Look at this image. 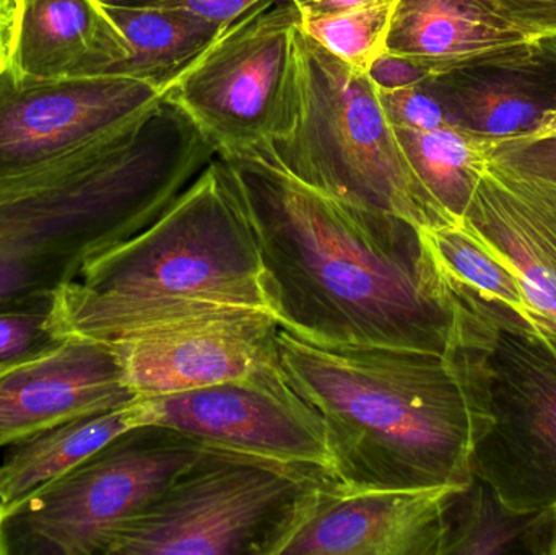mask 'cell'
<instances>
[{
    "instance_id": "17",
    "label": "cell",
    "mask_w": 556,
    "mask_h": 555,
    "mask_svg": "<svg viewBox=\"0 0 556 555\" xmlns=\"http://www.w3.org/2000/svg\"><path fill=\"white\" fill-rule=\"evenodd\" d=\"M129 42L101 0H22L9 72L18 78L113 74Z\"/></svg>"
},
{
    "instance_id": "10",
    "label": "cell",
    "mask_w": 556,
    "mask_h": 555,
    "mask_svg": "<svg viewBox=\"0 0 556 555\" xmlns=\"http://www.w3.org/2000/svg\"><path fill=\"white\" fill-rule=\"evenodd\" d=\"M165 94L126 75L18 78L0 74V192L25 188L100 152Z\"/></svg>"
},
{
    "instance_id": "21",
    "label": "cell",
    "mask_w": 556,
    "mask_h": 555,
    "mask_svg": "<svg viewBox=\"0 0 556 555\" xmlns=\"http://www.w3.org/2000/svg\"><path fill=\"white\" fill-rule=\"evenodd\" d=\"M556 555V510L518 514L472 475L454 489L444 510L441 555Z\"/></svg>"
},
{
    "instance_id": "31",
    "label": "cell",
    "mask_w": 556,
    "mask_h": 555,
    "mask_svg": "<svg viewBox=\"0 0 556 555\" xmlns=\"http://www.w3.org/2000/svg\"><path fill=\"white\" fill-rule=\"evenodd\" d=\"M22 0H0V74L9 71L18 41Z\"/></svg>"
},
{
    "instance_id": "9",
    "label": "cell",
    "mask_w": 556,
    "mask_h": 555,
    "mask_svg": "<svg viewBox=\"0 0 556 555\" xmlns=\"http://www.w3.org/2000/svg\"><path fill=\"white\" fill-rule=\"evenodd\" d=\"M303 22L291 0H263L231 23L168 88L218 156L283 136L298 111L294 36Z\"/></svg>"
},
{
    "instance_id": "6",
    "label": "cell",
    "mask_w": 556,
    "mask_h": 555,
    "mask_svg": "<svg viewBox=\"0 0 556 555\" xmlns=\"http://www.w3.org/2000/svg\"><path fill=\"white\" fill-rule=\"evenodd\" d=\"M293 126L257 152L298 181L420 228L447 227L412 168L378 88L298 28Z\"/></svg>"
},
{
    "instance_id": "2",
    "label": "cell",
    "mask_w": 556,
    "mask_h": 555,
    "mask_svg": "<svg viewBox=\"0 0 556 555\" xmlns=\"http://www.w3.org/2000/svg\"><path fill=\"white\" fill-rule=\"evenodd\" d=\"M278 352L323 420L337 484L397 491L472 479L479 417L446 352L323 344L281 326Z\"/></svg>"
},
{
    "instance_id": "22",
    "label": "cell",
    "mask_w": 556,
    "mask_h": 555,
    "mask_svg": "<svg viewBox=\"0 0 556 555\" xmlns=\"http://www.w3.org/2000/svg\"><path fill=\"white\" fill-rule=\"evenodd\" d=\"M394 130L447 227L459 225L492 156L493 140L454 124L430 130Z\"/></svg>"
},
{
    "instance_id": "11",
    "label": "cell",
    "mask_w": 556,
    "mask_h": 555,
    "mask_svg": "<svg viewBox=\"0 0 556 555\" xmlns=\"http://www.w3.org/2000/svg\"><path fill=\"white\" fill-rule=\"evenodd\" d=\"M142 400L147 424L169 427L212 449L330 476L332 455L323 420L291 387L281 362L253 377Z\"/></svg>"
},
{
    "instance_id": "30",
    "label": "cell",
    "mask_w": 556,
    "mask_h": 555,
    "mask_svg": "<svg viewBox=\"0 0 556 555\" xmlns=\"http://www.w3.org/2000/svg\"><path fill=\"white\" fill-rule=\"evenodd\" d=\"M368 77L371 78L378 90H399V88L425 84L428 78H431V74L427 68L418 65L417 62L402 58V55L392 54V52L384 49L372 61Z\"/></svg>"
},
{
    "instance_id": "20",
    "label": "cell",
    "mask_w": 556,
    "mask_h": 555,
    "mask_svg": "<svg viewBox=\"0 0 556 555\" xmlns=\"http://www.w3.org/2000/svg\"><path fill=\"white\" fill-rule=\"evenodd\" d=\"M103 5L130 48L129 59L113 74L146 81L163 94L227 28L224 23L188 10L129 3Z\"/></svg>"
},
{
    "instance_id": "33",
    "label": "cell",
    "mask_w": 556,
    "mask_h": 555,
    "mask_svg": "<svg viewBox=\"0 0 556 555\" xmlns=\"http://www.w3.org/2000/svg\"><path fill=\"white\" fill-rule=\"evenodd\" d=\"M547 137H556V108L555 110L548 111L542 119L541 126L531 136L519 137V139H547Z\"/></svg>"
},
{
    "instance_id": "23",
    "label": "cell",
    "mask_w": 556,
    "mask_h": 555,
    "mask_svg": "<svg viewBox=\"0 0 556 555\" xmlns=\"http://www.w3.org/2000/svg\"><path fill=\"white\" fill-rule=\"evenodd\" d=\"M424 235L438 266L451 280L509 306L534 325L515 270L466 225L424 228Z\"/></svg>"
},
{
    "instance_id": "13",
    "label": "cell",
    "mask_w": 556,
    "mask_h": 555,
    "mask_svg": "<svg viewBox=\"0 0 556 555\" xmlns=\"http://www.w3.org/2000/svg\"><path fill=\"white\" fill-rule=\"evenodd\" d=\"M460 485L317 489L281 555H441L444 510Z\"/></svg>"
},
{
    "instance_id": "15",
    "label": "cell",
    "mask_w": 556,
    "mask_h": 555,
    "mask_svg": "<svg viewBox=\"0 0 556 555\" xmlns=\"http://www.w3.org/2000/svg\"><path fill=\"white\" fill-rule=\"evenodd\" d=\"M136 398L114 345L67 339L0 377V449Z\"/></svg>"
},
{
    "instance_id": "5",
    "label": "cell",
    "mask_w": 556,
    "mask_h": 555,
    "mask_svg": "<svg viewBox=\"0 0 556 555\" xmlns=\"http://www.w3.org/2000/svg\"><path fill=\"white\" fill-rule=\"evenodd\" d=\"M444 277L454 312L446 355L480 422L472 475L509 510L556 508V336Z\"/></svg>"
},
{
    "instance_id": "8",
    "label": "cell",
    "mask_w": 556,
    "mask_h": 555,
    "mask_svg": "<svg viewBox=\"0 0 556 555\" xmlns=\"http://www.w3.org/2000/svg\"><path fill=\"white\" fill-rule=\"evenodd\" d=\"M204 445L143 424L0 514V555H106Z\"/></svg>"
},
{
    "instance_id": "14",
    "label": "cell",
    "mask_w": 556,
    "mask_h": 555,
    "mask_svg": "<svg viewBox=\"0 0 556 555\" xmlns=\"http://www.w3.org/2000/svg\"><path fill=\"white\" fill-rule=\"evenodd\" d=\"M460 224L515 270L532 321L556 336V182L490 156Z\"/></svg>"
},
{
    "instance_id": "24",
    "label": "cell",
    "mask_w": 556,
    "mask_h": 555,
    "mask_svg": "<svg viewBox=\"0 0 556 555\" xmlns=\"http://www.w3.org/2000/svg\"><path fill=\"white\" fill-rule=\"evenodd\" d=\"M395 2L372 3L336 15L301 22L304 35L359 74H368L372 61L386 49Z\"/></svg>"
},
{
    "instance_id": "18",
    "label": "cell",
    "mask_w": 556,
    "mask_h": 555,
    "mask_svg": "<svg viewBox=\"0 0 556 555\" xmlns=\"http://www.w3.org/2000/svg\"><path fill=\"white\" fill-rule=\"evenodd\" d=\"M531 42L483 0H395L386 51L437 77L496 61Z\"/></svg>"
},
{
    "instance_id": "29",
    "label": "cell",
    "mask_w": 556,
    "mask_h": 555,
    "mask_svg": "<svg viewBox=\"0 0 556 555\" xmlns=\"http://www.w3.org/2000/svg\"><path fill=\"white\" fill-rule=\"evenodd\" d=\"M104 3L162 7V9L188 10L230 26L244 13L263 0H101Z\"/></svg>"
},
{
    "instance_id": "3",
    "label": "cell",
    "mask_w": 556,
    "mask_h": 555,
    "mask_svg": "<svg viewBox=\"0 0 556 555\" xmlns=\"http://www.w3.org/2000/svg\"><path fill=\"white\" fill-rule=\"evenodd\" d=\"M254 310L270 313L260 250L233 172L217 155L162 217L55 290L48 326L59 341L119 344Z\"/></svg>"
},
{
    "instance_id": "7",
    "label": "cell",
    "mask_w": 556,
    "mask_h": 555,
    "mask_svg": "<svg viewBox=\"0 0 556 555\" xmlns=\"http://www.w3.org/2000/svg\"><path fill=\"white\" fill-rule=\"evenodd\" d=\"M330 479L323 469L204 446L114 534L106 555H281Z\"/></svg>"
},
{
    "instance_id": "16",
    "label": "cell",
    "mask_w": 556,
    "mask_h": 555,
    "mask_svg": "<svg viewBox=\"0 0 556 555\" xmlns=\"http://www.w3.org/2000/svg\"><path fill=\"white\" fill-rule=\"evenodd\" d=\"M450 123L485 139L531 136L556 108V41L428 78Z\"/></svg>"
},
{
    "instance_id": "19",
    "label": "cell",
    "mask_w": 556,
    "mask_h": 555,
    "mask_svg": "<svg viewBox=\"0 0 556 555\" xmlns=\"http://www.w3.org/2000/svg\"><path fill=\"white\" fill-rule=\"evenodd\" d=\"M143 424H147L146 404L142 398H136L123 406L77 417L13 443L0 465V514Z\"/></svg>"
},
{
    "instance_id": "1",
    "label": "cell",
    "mask_w": 556,
    "mask_h": 555,
    "mask_svg": "<svg viewBox=\"0 0 556 555\" xmlns=\"http://www.w3.org/2000/svg\"><path fill=\"white\" fill-rule=\"evenodd\" d=\"M222 159L237 179L281 328L323 344L447 351L453 303L424 228L324 194L257 150Z\"/></svg>"
},
{
    "instance_id": "32",
    "label": "cell",
    "mask_w": 556,
    "mask_h": 555,
    "mask_svg": "<svg viewBox=\"0 0 556 555\" xmlns=\"http://www.w3.org/2000/svg\"><path fill=\"white\" fill-rule=\"evenodd\" d=\"M291 2L300 10L303 20H307L349 12V10L372 5V3L395 2V0H291Z\"/></svg>"
},
{
    "instance_id": "28",
    "label": "cell",
    "mask_w": 556,
    "mask_h": 555,
    "mask_svg": "<svg viewBox=\"0 0 556 555\" xmlns=\"http://www.w3.org/2000/svg\"><path fill=\"white\" fill-rule=\"evenodd\" d=\"M492 156L556 182V137L493 140Z\"/></svg>"
},
{
    "instance_id": "26",
    "label": "cell",
    "mask_w": 556,
    "mask_h": 555,
    "mask_svg": "<svg viewBox=\"0 0 556 555\" xmlns=\"http://www.w3.org/2000/svg\"><path fill=\"white\" fill-rule=\"evenodd\" d=\"M379 103L394 129L430 130L451 124L446 110L427 84L378 90Z\"/></svg>"
},
{
    "instance_id": "4",
    "label": "cell",
    "mask_w": 556,
    "mask_h": 555,
    "mask_svg": "<svg viewBox=\"0 0 556 555\" xmlns=\"http://www.w3.org/2000/svg\"><path fill=\"white\" fill-rule=\"evenodd\" d=\"M201 172L181 124L153 113L36 185L0 194V310L51 305L55 290L162 217Z\"/></svg>"
},
{
    "instance_id": "35",
    "label": "cell",
    "mask_w": 556,
    "mask_h": 555,
    "mask_svg": "<svg viewBox=\"0 0 556 555\" xmlns=\"http://www.w3.org/2000/svg\"><path fill=\"white\" fill-rule=\"evenodd\" d=\"M555 510H556V508H555Z\"/></svg>"
},
{
    "instance_id": "25",
    "label": "cell",
    "mask_w": 556,
    "mask_h": 555,
    "mask_svg": "<svg viewBox=\"0 0 556 555\" xmlns=\"http://www.w3.org/2000/svg\"><path fill=\"white\" fill-rule=\"evenodd\" d=\"M51 305L0 310V365L38 357L64 342L49 331Z\"/></svg>"
},
{
    "instance_id": "27",
    "label": "cell",
    "mask_w": 556,
    "mask_h": 555,
    "mask_svg": "<svg viewBox=\"0 0 556 555\" xmlns=\"http://www.w3.org/2000/svg\"><path fill=\"white\" fill-rule=\"evenodd\" d=\"M531 41H556V0H483Z\"/></svg>"
},
{
    "instance_id": "12",
    "label": "cell",
    "mask_w": 556,
    "mask_h": 555,
    "mask_svg": "<svg viewBox=\"0 0 556 555\" xmlns=\"http://www.w3.org/2000/svg\"><path fill=\"white\" fill-rule=\"evenodd\" d=\"M280 325L269 312H238L182 323L111 344L139 398L165 396L241 380L280 364Z\"/></svg>"
},
{
    "instance_id": "34",
    "label": "cell",
    "mask_w": 556,
    "mask_h": 555,
    "mask_svg": "<svg viewBox=\"0 0 556 555\" xmlns=\"http://www.w3.org/2000/svg\"><path fill=\"white\" fill-rule=\"evenodd\" d=\"M28 361H29V358H28ZM23 362H26V361L10 362V364L0 365V377H3V375L9 374V371L12 370V368L18 367V365L23 364Z\"/></svg>"
}]
</instances>
